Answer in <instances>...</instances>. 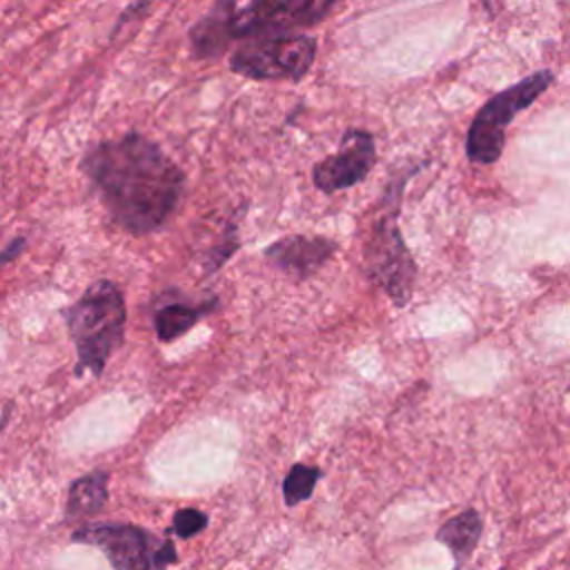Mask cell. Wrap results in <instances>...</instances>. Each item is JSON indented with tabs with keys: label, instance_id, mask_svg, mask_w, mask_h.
I'll return each instance as SVG.
<instances>
[{
	"label": "cell",
	"instance_id": "1",
	"mask_svg": "<svg viewBox=\"0 0 570 570\" xmlns=\"http://www.w3.org/2000/svg\"><path fill=\"white\" fill-rule=\"evenodd\" d=\"M82 171L109 216L131 234L158 229L185 189L183 169L160 145L136 131L96 142L82 158Z\"/></svg>",
	"mask_w": 570,
	"mask_h": 570
},
{
	"label": "cell",
	"instance_id": "2",
	"mask_svg": "<svg viewBox=\"0 0 570 570\" xmlns=\"http://www.w3.org/2000/svg\"><path fill=\"white\" fill-rule=\"evenodd\" d=\"M334 9L332 0H281V2H218L189 29L196 58L220 56L234 38H274L289 29L321 22Z\"/></svg>",
	"mask_w": 570,
	"mask_h": 570
},
{
	"label": "cell",
	"instance_id": "3",
	"mask_svg": "<svg viewBox=\"0 0 570 570\" xmlns=\"http://www.w3.org/2000/svg\"><path fill=\"white\" fill-rule=\"evenodd\" d=\"M127 307L120 287L111 281L91 283L67 309V327L78 352L76 372L100 376L125 334Z\"/></svg>",
	"mask_w": 570,
	"mask_h": 570
},
{
	"label": "cell",
	"instance_id": "4",
	"mask_svg": "<svg viewBox=\"0 0 570 570\" xmlns=\"http://www.w3.org/2000/svg\"><path fill=\"white\" fill-rule=\"evenodd\" d=\"M410 174L412 171H405L387 183L381 203L383 209L370 229L363 252L367 278L379 285L396 307H405L410 303L416 283V263L399 229V203Z\"/></svg>",
	"mask_w": 570,
	"mask_h": 570
},
{
	"label": "cell",
	"instance_id": "5",
	"mask_svg": "<svg viewBox=\"0 0 570 570\" xmlns=\"http://www.w3.org/2000/svg\"><path fill=\"white\" fill-rule=\"evenodd\" d=\"M554 80L550 69H539L508 89L494 94L472 118L465 136V154L476 165H492L505 147V129L523 109H528Z\"/></svg>",
	"mask_w": 570,
	"mask_h": 570
},
{
	"label": "cell",
	"instance_id": "6",
	"mask_svg": "<svg viewBox=\"0 0 570 570\" xmlns=\"http://www.w3.org/2000/svg\"><path fill=\"white\" fill-rule=\"evenodd\" d=\"M316 58V38L305 33H285L252 40L229 60L232 71L254 80H301Z\"/></svg>",
	"mask_w": 570,
	"mask_h": 570
},
{
	"label": "cell",
	"instance_id": "7",
	"mask_svg": "<svg viewBox=\"0 0 570 570\" xmlns=\"http://www.w3.org/2000/svg\"><path fill=\"white\" fill-rule=\"evenodd\" d=\"M71 539L100 548L114 570H156V554L163 546L134 523H89L73 530Z\"/></svg>",
	"mask_w": 570,
	"mask_h": 570
},
{
	"label": "cell",
	"instance_id": "8",
	"mask_svg": "<svg viewBox=\"0 0 570 570\" xmlns=\"http://www.w3.org/2000/svg\"><path fill=\"white\" fill-rule=\"evenodd\" d=\"M376 163L374 136L363 129H347L341 140V149L325 160L316 163L312 178L316 189L334 194L361 183Z\"/></svg>",
	"mask_w": 570,
	"mask_h": 570
},
{
	"label": "cell",
	"instance_id": "9",
	"mask_svg": "<svg viewBox=\"0 0 570 570\" xmlns=\"http://www.w3.org/2000/svg\"><path fill=\"white\" fill-rule=\"evenodd\" d=\"M336 252V243L325 236L289 234L265 247V258L294 278H307L318 272Z\"/></svg>",
	"mask_w": 570,
	"mask_h": 570
},
{
	"label": "cell",
	"instance_id": "10",
	"mask_svg": "<svg viewBox=\"0 0 570 570\" xmlns=\"http://www.w3.org/2000/svg\"><path fill=\"white\" fill-rule=\"evenodd\" d=\"M218 307V298H207L203 303L196 305H187V303H167L163 307H158L156 316H154V330L158 341L169 343L178 336H183L185 332H189L203 316L212 314Z\"/></svg>",
	"mask_w": 570,
	"mask_h": 570
},
{
	"label": "cell",
	"instance_id": "11",
	"mask_svg": "<svg viewBox=\"0 0 570 570\" xmlns=\"http://www.w3.org/2000/svg\"><path fill=\"white\" fill-rule=\"evenodd\" d=\"M481 532H483V521H481V514L474 510V508H468L463 512H459L456 517L448 519L439 532H436V539L448 546V550L452 552V557L456 561H465L479 539H481Z\"/></svg>",
	"mask_w": 570,
	"mask_h": 570
},
{
	"label": "cell",
	"instance_id": "12",
	"mask_svg": "<svg viewBox=\"0 0 570 570\" xmlns=\"http://www.w3.org/2000/svg\"><path fill=\"white\" fill-rule=\"evenodd\" d=\"M107 481H109V474L100 472V470L78 476L69 485L67 505H65L67 519H82V517H91V514L100 512L109 499Z\"/></svg>",
	"mask_w": 570,
	"mask_h": 570
},
{
	"label": "cell",
	"instance_id": "13",
	"mask_svg": "<svg viewBox=\"0 0 570 570\" xmlns=\"http://www.w3.org/2000/svg\"><path fill=\"white\" fill-rule=\"evenodd\" d=\"M321 468L316 465H305V463H294L289 468V472L285 474L283 479V499H285V505L287 508H294L298 505L301 501L309 499L314 488H316V481L321 479Z\"/></svg>",
	"mask_w": 570,
	"mask_h": 570
},
{
	"label": "cell",
	"instance_id": "14",
	"mask_svg": "<svg viewBox=\"0 0 570 570\" xmlns=\"http://www.w3.org/2000/svg\"><path fill=\"white\" fill-rule=\"evenodd\" d=\"M207 514L203 510H196V508H183L174 514V521H171V532L178 534L180 539H189L198 532H203L207 528Z\"/></svg>",
	"mask_w": 570,
	"mask_h": 570
},
{
	"label": "cell",
	"instance_id": "15",
	"mask_svg": "<svg viewBox=\"0 0 570 570\" xmlns=\"http://www.w3.org/2000/svg\"><path fill=\"white\" fill-rule=\"evenodd\" d=\"M238 247V232H236V223H232L227 229H225V236L218 245H214L207 254V261H205V272H216Z\"/></svg>",
	"mask_w": 570,
	"mask_h": 570
},
{
	"label": "cell",
	"instance_id": "16",
	"mask_svg": "<svg viewBox=\"0 0 570 570\" xmlns=\"http://www.w3.org/2000/svg\"><path fill=\"white\" fill-rule=\"evenodd\" d=\"M24 247H27V236H16L11 243L4 245L2 256H0V263H2V265H9L18 254H22Z\"/></svg>",
	"mask_w": 570,
	"mask_h": 570
},
{
	"label": "cell",
	"instance_id": "17",
	"mask_svg": "<svg viewBox=\"0 0 570 570\" xmlns=\"http://www.w3.org/2000/svg\"><path fill=\"white\" fill-rule=\"evenodd\" d=\"M9 412H11V405L4 403V410H2V428H7V421H9Z\"/></svg>",
	"mask_w": 570,
	"mask_h": 570
},
{
	"label": "cell",
	"instance_id": "18",
	"mask_svg": "<svg viewBox=\"0 0 570 570\" xmlns=\"http://www.w3.org/2000/svg\"><path fill=\"white\" fill-rule=\"evenodd\" d=\"M456 570H461V568H456Z\"/></svg>",
	"mask_w": 570,
	"mask_h": 570
}]
</instances>
